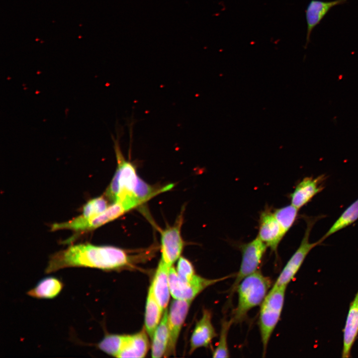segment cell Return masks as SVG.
<instances>
[{
	"mask_svg": "<svg viewBox=\"0 0 358 358\" xmlns=\"http://www.w3.org/2000/svg\"><path fill=\"white\" fill-rule=\"evenodd\" d=\"M129 262V255L119 248L81 243L71 245L52 255L45 273L74 267L111 270L126 266Z\"/></svg>",
	"mask_w": 358,
	"mask_h": 358,
	"instance_id": "6da1fadb",
	"label": "cell"
},
{
	"mask_svg": "<svg viewBox=\"0 0 358 358\" xmlns=\"http://www.w3.org/2000/svg\"><path fill=\"white\" fill-rule=\"evenodd\" d=\"M112 138L117 167L105 195L112 203L121 204L128 211L171 188L170 185L157 189L140 179L134 165L124 158L121 152L119 135L116 138Z\"/></svg>",
	"mask_w": 358,
	"mask_h": 358,
	"instance_id": "7a4b0ae2",
	"label": "cell"
},
{
	"mask_svg": "<svg viewBox=\"0 0 358 358\" xmlns=\"http://www.w3.org/2000/svg\"><path fill=\"white\" fill-rule=\"evenodd\" d=\"M272 285L271 279L260 270L245 277L238 285V303L232 318L234 323L242 322L248 312L261 305Z\"/></svg>",
	"mask_w": 358,
	"mask_h": 358,
	"instance_id": "3957f363",
	"label": "cell"
},
{
	"mask_svg": "<svg viewBox=\"0 0 358 358\" xmlns=\"http://www.w3.org/2000/svg\"><path fill=\"white\" fill-rule=\"evenodd\" d=\"M286 287L285 285H273L261 304L258 324L264 357L281 314Z\"/></svg>",
	"mask_w": 358,
	"mask_h": 358,
	"instance_id": "277c9868",
	"label": "cell"
},
{
	"mask_svg": "<svg viewBox=\"0 0 358 358\" xmlns=\"http://www.w3.org/2000/svg\"><path fill=\"white\" fill-rule=\"evenodd\" d=\"M322 217V216L314 217H306L304 218L306 227L301 243L282 269L273 285L287 286L294 278L311 250L322 243L320 240L313 243L309 242L311 230L315 223Z\"/></svg>",
	"mask_w": 358,
	"mask_h": 358,
	"instance_id": "5b68a950",
	"label": "cell"
},
{
	"mask_svg": "<svg viewBox=\"0 0 358 358\" xmlns=\"http://www.w3.org/2000/svg\"><path fill=\"white\" fill-rule=\"evenodd\" d=\"M168 275L170 292L172 297L176 299L191 301L208 286L232 276L229 275L215 279H208L195 274L191 281L186 282L180 279L176 269L173 266L169 269Z\"/></svg>",
	"mask_w": 358,
	"mask_h": 358,
	"instance_id": "8992f818",
	"label": "cell"
},
{
	"mask_svg": "<svg viewBox=\"0 0 358 358\" xmlns=\"http://www.w3.org/2000/svg\"><path fill=\"white\" fill-rule=\"evenodd\" d=\"M267 245L257 236L252 241L240 246L242 261L236 279L230 290V295L246 276L258 270L267 249Z\"/></svg>",
	"mask_w": 358,
	"mask_h": 358,
	"instance_id": "52a82bcc",
	"label": "cell"
},
{
	"mask_svg": "<svg viewBox=\"0 0 358 358\" xmlns=\"http://www.w3.org/2000/svg\"><path fill=\"white\" fill-rule=\"evenodd\" d=\"M182 215L179 216L176 223L161 232V260L169 268L180 257L184 242L181 235L182 224Z\"/></svg>",
	"mask_w": 358,
	"mask_h": 358,
	"instance_id": "ba28073f",
	"label": "cell"
},
{
	"mask_svg": "<svg viewBox=\"0 0 358 358\" xmlns=\"http://www.w3.org/2000/svg\"><path fill=\"white\" fill-rule=\"evenodd\" d=\"M191 302L175 299L171 303L168 318L169 340L166 356L175 354L177 340Z\"/></svg>",
	"mask_w": 358,
	"mask_h": 358,
	"instance_id": "9c48e42d",
	"label": "cell"
},
{
	"mask_svg": "<svg viewBox=\"0 0 358 358\" xmlns=\"http://www.w3.org/2000/svg\"><path fill=\"white\" fill-rule=\"evenodd\" d=\"M284 236L273 212L268 208L263 211L260 216L258 237L275 253Z\"/></svg>",
	"mask_w": 358,
	"mask_h": 358,
	"instance_id": "30bf717a",
	"label": "cell"
},
{
	"mask_svg": "<svg viewBox=\"0 0 358 358\" xmlns=\"http://www.w3.org/2000/svg\"><path fill=\"white\" fill-rule=\"evenodd\" d=\"M326 179L324 175L303 178L290 195L291 204L298 209L303 207L323 190Z\"/></svg>",
	"mask_w": 358,
	"mask_h": 358,
	"instance_id": "8fae6325",
	"label": "cell"
},
{
	"mask_svg": "<svg viewBox=\"0 0 358 358\" xmlns=\"http://www.w3.org/2000/svg\"><path fill=\"white\" fill-rule=\"evenodd\" d=\"M217 334L212 323V313L210 310L204 309L202 315L196 323L190 338L191 354L197 349L208 347Z\"/></svg>",
	"mask_w": 358,
	"mask_h": 358,
	"instance_id": "7c38bea8",
	"label": "cell"
},
{
	"mask_svg": "<svg viewBox=\"0 0 358 358\" xmlns=\"http://www.w3.org/2000/svg\"><path fill=\"white\" fill-rule=\"evenodd\" d=\"M348 0H334L323 1L311 0L307 6L305 16L307 23V33L305 48L310 42L311 33L314 28L320 22L326 14L334 6L342 4Z\"/></svg>",
	"mask_w": 358,
	"mask_h": 358,
	"instance_id": "4fadbf2b",
	"label": "cell"
},
{
	"mask_svg": "<svg viewBox=\"0 0 358 358\" xmlns=\"http://www.w3.org/2000/svg\"><path fill=\"white\" fill-rule=\"evenodd\" d=\"M342 357H351L352 348L358 335V291L351 302L344 329Z\"/></svg>",
	"mask_w": 358,
	"mask_h": 358,
	"instance_id": "5bb4252c",
	"label": "cell"
},
{
	"mask_svg": "<svg viewBox=\"0 0 358 358\" xmlns=\"http://www.w3.org/2000/svg\"><path fill=\"white\" fill-rule=\"evenodd\" d=\"M169 268L160 260L151 284L154 295L163 311L166 309L171 294L168 275Z\"/></svg>",
	"mask_w": 358,
	"mask_h": 358,
	"instance_id": "9a60e30c",
	"label": "cell"
},
{
	"mask_svg": "<svg viewBox=\"0 0 358 358\" xmlns=\"http://www.w3.org/2000/svg\"><path fill=\"white\" fill-rule=\"evenodd\" d=\"M149 349V340L145 331L127 335L123 346L117 358H144Z\"/></svg>",
	"mask_w": 358,
	"mask_h": 358,
	"instance_id": "2e32d148",
	"label": "cell"
},
{
	"mask_svg": "<svg viewBox=\"0 0 358 358\" xmlns=\"http://www.w3.org/2000/svg\"><path fill=\"white\" fill-rule=\"evenodd\" d=\"M64 284L57 277L49 276L41 279L26 294L37 299H53L61 292Z\"/></svg>",
	"mask_w": 358,
	"mask_h": 358,
	"instance_id": "e0dca14e",
	"label": "cell"
},
{
	"mask_svg": "<svg viewBox=\"0 0 358 358\" xmlns=\"http://www.w3.org/2000/svg\"><path fill=\"white\" fill-rule=\"evenodd\" d=\"M168 310L165 309L163 316L152 338V357L161 358L166 354L169 340Z\"/></svg>",
	"mask_w": 358,
	"mask_h": 358,
	"instance_id": "ac0fdd59",
	"label": "cell"
},
{
	"mask_svg": "<svg viewBox=\"0 0 358 358\" xmlns=\"http://www.w3.org/2000/svg\"><path fill=\"white\" fill-rule=\"evenodd\" d=\"M163 310L156 300L150 285L146 303L145 313V325L148 335L151 339L160 322Z\"/></svg>",
	"mask_w": 358,
	"mask_h": 358,
	"instance_id": "d6986e66",
	"label": "cell"
},
{
	"mask_svg": "<svg viewBox=\"0 0 358 358\" xmlns=\"http://www.w3.org/2000/svg\"><path fill=\"white\" fill-rule=\"evenodd\" d=\"M358 219V198L349 205L320 239L322 243L333 234L352 225Z\"/></svg>",
	"mask_w": 358,
	"mask_h": 358,
	"instance_id": "ffe728a7",
	"label": "cell"
},
{
	"mask_svg": "<svg viewBox=\"0 0 358 358\" xmlns=\"http://www.w3.org/2000/svg\"><path fill=\"white\" fill-rule=\"evenodd\" d=\"M126 337V335L107 334L96 346L104 353L117 358L123 346Z\"/></svg>",
	"mask_w": 358,
	"mask_h": 358,
	"instance_id": "44dd1931",
	"label": "cell"
},
{
	"mask_svg": "<svg viewBox=\"0 0 358 358\" xmlns=\"http://www.w3.org/2000/svg\"><path fill=\"white\" fill-rule=\"evenodd\" d=\"M298 210L292 204H290L276 209L273 211L285 235L294 224L297 217Z\"/></svg>",
	"mask_w": 358,
	"mask_h": 358,
	"instance_id": "7402d4cb",
	"label": "cell"
},
{
	"mask_svg": "<svg viewBox=\"0 0 358 358\" xmlns=\"http://www.w3.org/2000/svg\"><path fill=\"white\" fill-rule=\"evenodd\" d=\"M233 323L232 318L229 320L224 319L221 322L219 341L212 353L213 358H229L230 357L227 337L229 329Z\"/></svg>",
	"mask_w": 358,
	"mask_h": 358,
	"instance_id": "603a6c76",
	"label": "cell"
},
{
	"mask_svg": "<svg viewBox=\"0 0 358 358\" xmlns=\"http://www.w3.org/2000/svg\"><path fill=\"white\" fill-rule=\"evenodd\" d=\"M108 206L107 200L102 196L93 198L84 205L81 215L86 218L94 217L103 212Z\"/></svg>",
	"mask_w": 358,
	"mask_h": 358,
	"instance_id": "cb8c5ba5",
	"label": "cell"
},
{
	"mask_svg": "<svg viewBox=\"0 0 358 358\" xmlns=\"http://www.w3.org/2000/svg\"><path fill=\"white\" fill-rule=\"evenodd\" d=\"M176 271L180 279L186 282L191 281L196 274L191 263L183 257L179 258Z\"/></svg>",
	"mask_w": 358,
	"mask_h": 358,
	"instance_id": "d4e9b609",
	"label": "cell"
}]
</instances>
